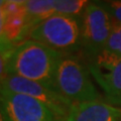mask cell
<instances>
[{
  "label": "cell",
  "mask_w": 121,
  "mask_h": 121,
  "mask_svg": "<svg viewBox=\"0 0 121 121\" xmlns=\"http://www.w3.org/2000/svg\"><path fill=\"white\" fill-rule=\"evenodd\" d=\"M62 55L32 39L22 41L14 48L6 63L7 75L37 82L55 91V77Z\"/></svg>",
  "instance_id": "1"
},
{
  "label": "cell",
  "mask_w": 121,
  "mask_h": 121,
  "mask_svg": "<svg viewBox=\"0 0 121 121\" xmlns=\"http://www.w3.org/2000/svg\"><path fill=\"white\" fill-rule=\"evenodd\" d=\"M88 63L78 55L62 56L55 77V90L73 104L101 100Z\"/></svg>",
  "instance_id": "2"
},
{
  "label": "cell",
  "mask_w": 121,
  "mask_h": 121,
  "mask_svg": "<svg viewBox=\"0 0 121 121\" xmlns=\"http://www.w3.org/2000/svg\"><path fill=\"white\" fill-rule=\"evenodd\" d=\"M81 17L52 14L32 27L30 39L39 41L62 56L81 52Z\"/></svg>",
  "instance_id": "3"
},
{
  "label": "cell",
  "mask_w": 121,
  "mask_h": 121,
  "mask_svg": "<svg viewBox=\"0 0 121 121\" xmlns=\"http://www.w3.org/2000/svg\"><path fill=\"white\" fill-rule=\"evenodd\" d=\"M81 52L89 63L104 51L114 20L99 2H89L81 16Z\"/></svg>",
  "instance_id": "4"
},
{
  "label": "cell",
  "mask_w": 121,
  "mask_h": 121,
  "mask_svg": "<svg viewBox=\"0 0 121 121\" xmlns=\"http://www.w3.org/2000/svg\"><path fill=\"white\" fill-rule=\"evenodd\" d=\"M0 106L7 121H60L41 102L2 87H0Z\"/></svg>",
  "instance_id": "5"
},
{
  "label": "cell",
  "mask_w": 121,
  "mask_h": 121,
  "mask_svg": "<svg viewBox=\"0 0 121 121\" xmlns=\"http://www.w3.org/2000/svg\"><path fill=\"white\" fill-rule=\"evenodd\" d=\"M0 87L14 93L29 96L48 106L60 121H65L74 104L68 101L59 93L55 92L37 82L26 80L17 76L7 75Z\"/></svg>",
  "instance_id": "6"
},
{
  "label": "cell",
  "mask_w": 121,
  "mask_h": 121,
  "mask_svg": "<svg viewBox=\"0 0 121 121\" xmlns=\"http://www.w3.org/2000/svg\"><path fill=\"white\" fill-rule=\"evenodd\" d=\"M88 66L92 77L103 91L105 102L121 109V60L113 63L92 60Z\"/></svg>",
  "instance_id": "7"
},
{
  "label": "cell",
  "mask_w": 121,
  "mask_h": 121,
  "mask_svg": "<svg viewBox=\"0 0 121 121\" xmlns=\"http://www.w3.org/2000/svg\"><path fill=\"white\" fill-rule=\"evenodd\" d=\"M121 109L102 100L72 106L65 121H120Z\"/></svg>",
  "instance_id": "8"
},
{
  "label": "cell",
  "mask_w": 121,
  "mask_h": 121,
  "mask_svg": "<svg viewBox=\"0 0 121 121\" xmlns=\"http://www.w3.org/2000/svg\"><path fill=\"white\" fill-rule=\"evenodd\" d=\"M56 0H28L24 1V9L28 26L31 30L36 24L55 14ZM29 30V31H30Z\"/></svg>",
  "instance_id": "9"
},
{
  "label": "cell",
  "mask_w": 121,
  "mask_h": 121,
  "mask_svg": "<svg viewBox=\"0 0 121 121\" xmlns=\"http://www.w3.org/2000/svg\"><path fill=\"white\" fill-rule=\"evenodd\" d=\"M119 60H121V24L114 21L112 32L105 45L104 51L93 60L113 63Z\"/></svg>",
  "instance_id": "10"
},
{
  "label": "cell",
  "mask_w": 121,
  "mask_h": 121,
  "mask_svg": "<svg viewBox=\"0 0 121 121\" xmlns=\"http://www.w3.org/2000/svg\"><path fill=\"white\" fill-rule=\"evenodd\" d=\"M89 1L87 0H56L55 13L66 16L81 17Z\"/></svg>",
  "instance_id": "11"
},
{
  "label": "cell",
  "mask_w": 121,
  "mask_h": 121,
  "mask_svg": "<svg viewBox=\"0 0 121 121\" xmlns=\"http://www.w3.org/2000/svg\"><path fill=\"white\" fill-rule=\"evenodd\" d=\"M99 3L107 10L112 19L121 24V1H99Z\"/></svg>",
  "instance_id": "12"
},
{
  "label": "cell",
  "mask_w": 121,
  "mask_h": 121,
  "mask_svg": "<svg viewBox=\"0 0 121 121\" xmlns=\"http://www.w3.org/2000/svg\"><path fill=\"white\" fill-rule=\"evenodd\" d=\"M6 1H0V37L4 33V26H5V21H6V13L4 11V6Z\"/></svg>",
  "instance_id": "13"
},
{
  "label": "cell",
  "mask_w": 121,
  "mask_h": 121,
  "mask_svg": "<svg viewBox=\"0 0 121 121\" xmlns=\"http://www.w3.org/2000/svg\"><path fill=\"white\" fill-rule=\"evenodd\" d=\"M6 59L4 55L0 51V83H1L4 78L7 76V73H6Z\"/></svg>",
  "instance_id": "14"
},
{
  "label": "cell",
  "mask_w": 121,
  "mask_h": 121,
  "mask_svg": "<svg viewBox=\"0 0 121 121\" xmlns=\"http://www.w3.org/2000/svg\"><path fill=\"white\" fill-rule=\"evenodd\" d=\"M0 121H7L6 119V116L4 114V112H3L1 106H0Z\"/></svg>",
  "instance_id": "15"
},
{
  "label": "cell",
  "mask_w": 121,
  "mask_h": 121,
  "mask_svg": "<svg viewBox=\"0 0 121 121\" xmlns=\"http://www.w3.org/2000/svg\"><path fill=\"white\" fill-rule=\"evenodd\" d=\"M120 121H121V120H120Z\"/></svg>",
  "instance_id": "16"
}]
</instances>
